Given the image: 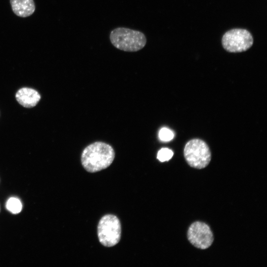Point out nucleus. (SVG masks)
Wrapping results in <instances>:
<instances>
[{
  "label": "nucleus",
  "instance_id": "nucleus-1",
  "mask_svg": "<svg viewBox=\"0 0 267 267\" xmlns=\"http://www.w3.org/2000/svg\"><path fill=\"white\" fill-rule=\"evenodd\" d=\"M115 151L109 144L95 142L87 146L81 155V162L84 169L95 173L108 167L115 158Z\"/></svg>",
  "mask_w": 267,
  "mask_h": 267
},
{
  "label": "nucleus",
  "instance_id": "nucleus-2",
  "mask_svg": "<svg viewBox=\"0 0 267 267\" xmlns=\"http://www.w3.org/2000/svg\"><path fill=\"white\" fill-rule=\"evenodd\" d=\"M109 37L113 45L127 52H135L141 49L147 41L142 32L124 27L113 29L110 32Z\"/></svg>",
  "mask_w": 267,
  "mask_h": 267
},
{
  "label": "nucleus",
  "instance_id": "nucleus-3",
  "mask_svg": "<svg viewBox=\"0 0 267 267\" xmlns=\"http://www.w3.org/2000/svg\"><path fill=\"white\" fill-rule=\"evenodd\" d=\"M184 156L191 167L201 169L206 167L211 159V153L207 144L203 140L194 138L188 141L184 148Z\"/></svg>",
  "mask_w": 267,
  "mask_h": 267
},
{
  "label": "nucleus",
  "instance_id": "nucleus-4",
  "mask_svg": "<svg viewBox=\"0 0 267 267\" xmlns=\"http://www.w3.org/2000/svg\"><path fill=\"white\" fill-rule=\"evenodd\" d=\"M100 243L110 247L119 243L121 235V225L119 219L113 215H106L100 220L97 226Z\"/></svg>",
  "mask_w": 267,
  "mask_h": 267
},
{
  "label": "nucleus",
  "instance_id": "nucleus-5",
  "mask_svg": "<svg viewBox=\"0 0 267 267\" xmlns=\"http://www.w3.org/2000/svg\"><path fill=\"white\" fill-rule=\"evenodd\" d=\"M224 49L229 52H241L249 49L253 44L251 34L247 30L233 29L226 32L222 40Z\"/></svg>",
  "mask_w": 267,
  "mask_h": 267
},
{
  "label": "nucleus",
  "instance_id": "nucleus-6",
  "mask_svg": "<svg viewBox=\"0 0 267 267\" xmlns=\"http://www.w3.org/2000/svg\"><path fill=\"white\" fill-rule=\"evenodd\" d=\"M187 236L188 241L192 245L202 250L210 247L214 241V236L209 225L198 221L190 225Z\"/></svg>",
  "mask_w": 267,
  "mask_h": 267
},
{
  "label": "nucleus",
  "instance_id": "nucleus-7",
  "mask_svg": "<svg viewBox=\"0 0 267 267\" xmlns=\"http://www.w3.org/2000/svg\"><path fill=\"white\" fill-rule=\"evenodd\" d=\"M15 97L18 103L23 106L31 108L35 106L38 103L41 99V95L34 89L23 88L17 91Z\"/></svg>",
  "mask_w": 267,
  "mask_h": 267
},
{
  "label": "nucleus",
  "instance_id": "nucleus-8",
  "mask_svg": "<svg viewBox=\"0 0 267 267\" xmlns=\"http://www.w3.org/2000/svg\"><path fill=\"white\" fill-rule=\"evenodd\" d=\"M10 3L13 12L19 17H28L35 10L33 0H10Z\"/></svg>",
  "mask_w": 267,
  "mask_h": 267
},
{
  "label": "nucleus",
  "instance_id": "nucleus-9",
  "mask_svg": "<svg viewBox=\"0 0 267 267\" xmlns=\"http://www.w3.org/2000/svg\"><path fill=\"white\" fill-rule=\"evenodd\" d=\"M6 208L12 214H17L21 211L22 205L18 198L10 197L6 202Z\"/></svg>",
  "mask_w": 267,
  "mask_h": 267
},
{
  "label": "nucleus",
  "instance_id": "nucleus-10",
  "mask_svg": "<svg viewBox=\"0 0 267 267\" xmlns=\"http://www.w3.org/2000/svg\"><path fill=\"white\" fill-rule=\"evenodd\" d=\"M173 154L172 150L168 148H162L158 151L157 158L161 162L168 161L172 158Z\"/></svg>",
  "mask_w": 267,
  "mask_h": 267
},
{
  "label": "nucleus",
  "instance_id": "nucleus-11",
  "mask_svg": "<svg viewBox=\"0 0 267 267\" xmlns=\"http://www.w3.org/2000/svg\"><path fill=\"white\" fill-rule=\"evenodd\" d=\"M174 136L173 132L167 128H162L159 133V137L163 141H169L174 138Z\"/></svg>",
  "mask_w": 267,
  "mask_h": 267
},
{
  "label": "nucleus",
  "instance_id": "nucleus-12",
  "mask_svg": "<svg viewBox=\"0 0 267 267\" xmlns=\"http://www.w3.org/2000/svg\"></svg>",
  "mask_w": 267,
  "mask_h": 267
}]
</instances>
